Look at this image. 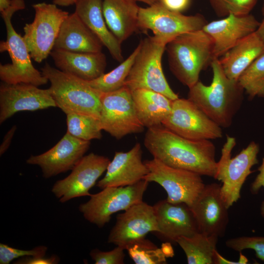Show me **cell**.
Masks as SVG:
<instances>
[{
	"mask_svg": "<svg viewBox=\"0 0 264 264\" xmlns=\"http://www.w3.org/2000/svg\"><path fill=\"white\" fill-rule=\"evenodd\" d=\"M144 144L153 158L167 165L215 178L218 162L210 140L187 139L161 125L148 129Z\"/></svg>",
	"mask_w": 264,
	"mask_h": 264,
	"instance_id": "6da1fadb",
	"label": "cell"
},
{
	"mask_svg": "<svg viewBox=\"0 0 264 264\" xmlns=\"http://www.w3.org/2000/svg\"><path fill=\"white\" fill-rule=\"evenodd\" d=\"M211 66L213 79L206 86L199 80L189 88L188 99L221 128L229 127L240 109L244 90L237 80L225 74L219 58Z\"/></svg>",
	"mask_w": 264,
	"mask_h": 264,
	"instance_id": "7a4b0ae2",
	"label": "cell"
},
{
	"mask_svg": "<svg viewBox=\"0 0 264 264\" xmlns=\"http://www.w3.org/2000/svg\"><path fill=\"white\" fill-rule=\"evenodd\" d=\"M166 48L170 70L188 88L199 81L201 71L214 59L213 40L203 29L180 35Z\"/></svg>",
	"mask_w": 264,
	"mask_h": 264,
	"instance_id": "3957f363",
	"label": "cell"
},
{
	"mask_svg": "<svg viewBox=\"0 0 264 264\" xmlns=\"http://www.w3.org/2000/svg\"><path fill=\"white\" fill-rule=\"evenodd\" d=\"M25 7L23 0H12L10 5L0 11L6 29V40L1 41L0 51H7L11 64L0 65V79L5 83H25L36 86L46 84L48 79L32 65L31 56L23 38L13 27L12 17Z\"/></svg>",
	"mask_w": 264,
	"mask_h": 264,
	"instance_id": "277c9868",
	"label": "cell"
},
{
	"mask_svg": "<svg viewBox=\"0 0 264 264\" xmlns=\"http://www.w3.org/2000/svg\"><path fill=\"white\" fill-rule=\"evenodd\" d=\"M41 72L50 83L48 88L56 107L66 114L82 113L99 119L101 92L87 81L52 67L48 64Z\"/></svg>",
	"mask_w": 264,
	"mask_h": 264,
	"instance_id": "5b68a950",
	"label": "cell"
},
{
	"mask_svg": "<svg viewBox=\"0 0 264 264\" xmlns=\"http://www.w3.org/2000/svg\"><path fill=\"white\" fill-rule=\"evenodd\" d=\"M139 43L140 49L124 86L131 91L147 89L160 93L172 100L178 98V95L170 87L162 67V58L168 42L154 35Z\"/></svg>",
	"mask_w": 264,
	"mask_h": 264,
	"instance_id": "8992f818",
	"label": "cell"
},
{
	"mask_svg": "<svg viewBox=\"0 0 264 264\" xmlns=\"http://www.w3.org/2000/svg\"><path fill=\"white\" fill-rule=\"evenodd\" d=\"M236 144L235 138L227 135L214 178L222 183L220 194L228 208L239 199L242 187L248 176L253 172L251 168L258 163L259 146L257 143L251 142L239 154L231 158V152Z\"/></svg>",
	"mask_w": 264,
	"mask_h": 264,
	"instance_id": "52a82bcc",
	"label": "cell"
},
{
	"mask_svg": "<svg viewBox=\"0 0 264 264\" xmlns=\"http://www.w3.org/2000/svg\"><path fill=\"white\" fill-rule=\"evenodd\" d=\"M149 182L142 179L132 185L107 187L89 196V200L80 205L79 209L86 220L101 228L109 222L111 216L125 211L143 200Z\"/></svg>",
	"mask_w": 264,
	"mask_h": 264,
	"instance_id": "ba28073f",
	"label": "cell"
},
{
	"mask_svg": "<svg viewBox=\"0 0 264 264\" xmlns=\"http://www.w3.org/2000/svg\"><path fill=\"white\" fill-rule=\"evenodd\" d=\"M35 17L23 27V38L31 58L37 63L45 59L53 49L61 25L69 13L55 4L33 5Z\"/></svg>",
	"mask_w": 264,
	"mask_h": 264,
	"instance_id": "9c48e42d",
	"label": "cell"
},
{
	"mask_svg": "<svg viewBox=\"0 0 264 264\" xmlns=\"http://www.w3.org/2000/svg\"><path fill=\"white\" fill-rule=\"evenodd\" d=\"M99 121L102 130L119 140L142 132L144 127L136 114L131 91L125 86L111 92H101Z\"/></svg>",
	"mask_w": 264,
	"mask_h": 264,
	"instance_id": "30bf717a",
	"label": "cell"
},
{
	"mask_svg": "<svg viewBox=\"0 0 264 264\" xmlns=\"http://www.w3.org/2000/svg\"><path fill=\"white\" fill-rule=\"evenodd\" d=\"M144 162L149 172L143 179L160 185L170 202L184 203L190 207L205 186L201 176L196 173L170 166L154 158Z\"/></svg>",
	"mask_w": 264,
	"mask_h": 264,
	"instance_id": "8fae6325",
	"label": "cell"
},
{
	"mask_svg": "<svg viewBox=\"0 0 264 264\" xmlns=\"http://www.w3.org/2000/svg\"><path fill=\"white\" fill-rule=\"evenodd\" d=\"M162 125L183 137L212 140L222 136L221 127L190 100L179 97L173 101L172 109Z\"/></svg>",
	"mask_w": 264,
	"mask_h": 264,
	"instance_id": "7c38bea8",
	"label": "cell"
},
{
	"mask_svg": "<svg viewBox=\"0 0 264 264\" xmlns=\"http://www.w3.org/2000/svg\"><path fill=\"white\" fill-rule=\"evenodd\" d=\"M207 23L202 15H184L168 10L159 2L140 7L138 13V28L150 30L168 43L182 34L202 29Z\"/></svg>",
	"mask_w": 264,
	"mask_h": 264,
	"instance_id": "4fadbf2b",
	"label": "cell"
},
{
	"mask_svg": "<svg viewBox=\"0 0 264 264\" xmlns=\"http://www.w3.org/2000/svg\"><path fill=\"white\" fill-rule=\"evenodd\" d=\"M110 161L108 157L93 153L84 155L67 177L54 183L52 192L62 203L75 198L90 196V189L106 171Z\"/></svg>",
	"mask_w": 264,
	"mask_h": 264,
	"instance_id": "5bb4252c",
	"label": "cell"
},
{
	"mask_svg": "<svg viewBox=\"0 0 264 264\" xmlns=\"http://www.w3.org/2000/svg\"><path fill=\"white\" fill-rule=\"evenodd\" d=\"M158 230L153 206L143 201L118 215L110 231L108 242L124 248Z\"/></svg>",
	"mask_w": 264,
	"mask_h": 264,
	"instance_id": "9a60e30c",
	"label": "cell"
},
{
	"mask_svg": "<svg viewBox=\"0 0 264 264\" xmlns=\"http://www.w3.org/2000/svg\"><path fill=\"white\" fill-rule=\"evenodd\" d=\"M90 141L77 138L66 132L60 140L47 151L31 155L28 164L39 166L47 178L71 170L89 149Z\"/></svg>",
	"mask_w": 264,
	"mask_h": 264,
	"instance_id": "2e32d148",
	"label": "cell"
},
{
	"mask_svg": "<svg viewBox=\"0 0 264 264\" xmlns=\"http://www.w3.org/2000/svg\"><path fill=\"white\" fill-rule=\"evenodd\" d=\"M220 185L205 184L190 207L198 231L203 234L223 237L229 222L228 208L220 194Z\"/></svg>",
	"mask_w": 264,
	"mask_h": 264,
	"instance_id": "e0dca14e",
	"label": "cell"
},
{
	"mask_svg": "<svg viewBox=\"0 0 264 264\" xmlns=\"http://www.w3.org/2000/svg\"><path fill=\"white\" fill-rule=\"evenodd\" d=\"M56 107L50 91L25 83L0 86V123L16 113L23 110L34 111Z\"/></svg>",
	"mask_w": 264,
	"mask_h": 264,
	"instance_id": "ac0fdd59",
	"label": "cell"
},
{
	"mask_svg": "<svg viewBox=\"0 0 264 264\" xmlns=\"http://www.w3.org/2000/svg\"><path fill=\"white\" fill-rule=\"evenodd\" d=\"M158 230L154 233L165 242L176 243L180 237H190L199 232L191 208L184 203L161 200L154 206Z\"/></svg>",
	"mask_w": 264,
	"mask_h": 264,
	"instance_id": "d6986e66",
	"label": "cell"
},
{
	"mask_svg": "<svg viewBox=\"0 0 264 264\" xmlns=\"http://www.w3.org/2000/svg\"><path fill=\"white\" fill-rule=\"evenodd\" d=\"M260 24L250 14H230L222 19L207 22L202 29L213 40L214 58H219L243 38L255 32Z\"/></svg>",
	"mask_w": 264,
	"mask_h": 264,
	"instance_id": "ffe728a7",
	"label": "cell"
},
{
	"mask_svg": "<svg viewBox=\"0 0 264 264\" xmlns=\"http://www.w3.org/2000/svg\"><path fill=\"white\" fill-rule=\"evenodd\" d=\"M142 156L139 143H136L126 152H115L105 176L98 181L96 186L101 189L107 187L126 186L143 179L149 171L142 161Z\"/></svg>",
	"mask_w": 264,
	"mask_h": 264,
	"instance_id": "44dd1931",
	"label": "cell"
},
{
	"mask_svg": "<svg viewBox=\"0 0 264 264\" xmlns=\"http://www.w3.org/2000/svg\"><path fill=\"white\" fill-rule=\"evenodd\" d=\"M50 55L59 70L89 81L102 75L107 66L101 52H80L53 48Z\"/></svg>",
	"mask_w": 264,
	"mask_h": 264,
	"instance_id": "7402d4cb",
	"label": "cell"
},
{
	"mask_svg": "<svg viewBox=\"0 0 264 264\" xmlns=\"http://www.w3.org/2000/svg\"><path fill=\"white\" fill-rule=\"evenodd\" d=\"M103 44L74 12L63 22L53 48L80 52H101Z\"/></svg>",
	"mask_w": 264,
	"mask_h": 264,
	"instance_id": "603a6c76",
	"label": "cell"
},
{
	"mask_svg": "<svg viewBox=\"0 0 264 264\" xmlns=\"http://www.w3.org/2000/svg\"><path fill=\"white\" fill-rule=\"evenodd\" d=\"M136 0H102V11L111 32L122 44L138 29L140 7Z\"/></svg>",
	"mask_w": 264,
	"mask_h": 264,
	"instance_id": "cb8c5ba5",
	"label": "cell"
},
{
	"mask_svg": "<svg viewBox=\"0 0 264 264\" xmlns=\"http://www.w3.org/2000/svg\"><path fill=\"white\" fill-rule=\"evenodd\" d=\"M264 54V41L256 31L243 38L219 59L226 75L238 81L242 73Z\"/></svg>",
	"mask_w": 264,
	"mask_h": 264,
	"instance_id": "d4e9b609",
	"label": "cell"
},
{
	"mask_svg": "<svg viewBox=\"0 0 264 264\" xmlns=\"http://www.w3.org/2000/svg\"><path fill=\"white\" fill-rule=\"evenodd\" d=\"M75 12L99 38L118 62L123 61L121 43L109 30L102 11V0H76Z\"/></svg>",
	"mask_w": 264,
	"mask_h": 264,
	"instance_id": "484cf974",
	"label": "cell"
},
{
	"mask_svg": "<svg viewBox=\"0 0 264 264\" xmlns=\"http://www.w3.org/2000/svg\"><path fill=\"white\" fill-rule=\"evenodd\" d=\"M131 92L136 114L143 126L148 129L162 125L171 112L173 100L147 89H137Z\"/></svg>",
	"mask_w": 264,
	"mask_h": 264,
	"instance_id": "4316f807",
	"label": "cell"
},
{
	"mask_svg": "<svg viewBox=\"0 0 264 264\" xmlns=\"http://www.w3.org/2000/svg\"><path fill=\"white\" fill-rule=\"evenodd\" d=\"M219 237L198 232L190 237H180L177 243L184 252L188 264H214Z\"/></svg>",
	"mask_w": 264,
	"mask_h": 264,
	"instance_id": "83f0119b",
	"label": "cell"
},
{
	"mask_svg": "<svg viewBox=\"0 0 264 264\" xmlns=\"http://www.w3.org/2000/svg\"><path fill=\"white\" fill-rule=\"evenodd\" d=\"M140 43L131 55L116 67L94 80L87 81L89 85L101 92L118 90L123 87L135 58L140 49Z\"/></svg>",
	"mask_w": 264,
	"mask_h": 264,
	"instance_id": "f1b7e54d",
	"label": "cell"
},
{
	"mask_svg": "<svg viewBox=\"0 0 264 264\" xmlns=\"http://www.w3.org/2000/svg\"><path fill=\"white\" fill-rule=\"evenodd\" d=\"M66 115L67 132L71 135L87 141L102 138V130L98 118L82 113Z\"/></svg>",
	"mask_w": 264,
	"mask_h": 264,
	"instance_id": "f546056e",
	"label": "cell"
},
{
	"mask_svg": "<svg viewBox=\"0 0 264 264\" xmlns=\"http://www.w3.org/2000/svg\"><path fill=\"white\" fill-rule=\"evenodd\" d=\"M238 81L250 99L264 97V54L251 64Z\"/></svg>",
	"mask_w": 264,
	"mask_h": 264,
	"instance_id": "4dcf8cb0",
	"label": "cell"
},
{
	"mask_svg": "<svg viewBox=\"0 0 264 264\" xmlns=\"http://www.w3.org/2000/svg\"><path fill=\"white\" fill-rule=\"evenodd\" d=\"M131 259L136 264H164L166 257L161 248L149 240H139L127 247Z\"/></svg>",
	"mask_w": 264,
	"mask_h": 264,
	"instance_id": "1f68e13d",
	"label": "cell"
},
{
	"mask_svg": "<svg viewBox=\"0 0 264 264\" xmlns=\"http://www.w3.org/2000/svg\"><path fill=\"white\" fill-rule=\"evenodd\" d=\"M258 0H210L212 7L219 17L250 14Z\"/></svg>",
	"mask_w": 264,
	"mask_h": 264,
	"instance_id": "d6a6232c",
	"label": "cell"
},
{
	"mask_svg": "<svg viewBox=\"0 0 264 264\" xmlns=\"http://www.w3.org/2000/svg\"><path fill=\"white\" fill-rule=\"evenodd\" d=\"M226 247L238 252L244 249L254 250L256 257L264 261V237L242 236L229 239L225 242Z\"/></svg>",
	"mask_w": 264,
	"mask_h": 264,
	"instance_id": "836d02e7",
	"label": "cell"
},
{
	"mask_svg": "<svg viewBox=\"0 0 264 264\" xmlns=\"http://www.w3.org/2000/svg\"><path fill=\"white\" fill-rule=\"evenodd\" d=\"M45 246H39L31 250H21L3 243H0V264H8L14 259L26 256H45Z\"/></svg>",
	"mask_w": 264,
	"mask_h": 264,
	"instance_id": "e575fe53",
	"label": "cell"
},
{
	"mask_svg": "<svg viewBox=\"0 0 264 264\" xmlns=\"http://www.w3.org/2000/svg\"><path fill=\"white\" fill-rule=\"evenodd\" d=\"M124 250L119 246L109 251H102L95 248L91 250L89 255L95 264H123L125 258Z\"/></svg>",
	"mask_w": 264,
	"mask_h": 264,
	"instance_id": "d590c367",
	"label": "cell"
},
{
	"mask_svg": "<svg viewBox=\"0 0 264 264\" xmlns=\"http://www.w3.org/2000/svg\"><path fill=\"white\" fill-rule=\"evenodd\" d=\"M59 261V258L56 255H52L49 258L45 256H26L16 261L17 264H56Z\"/></svg>",
	"mask_w": 264,
	"mask_h": 264,
	"instance_id": "8d00e7d4",
	"label": "cell"
},
{
	"mask_svg": "<svg viewBox=\"0 0 264 264\" xmlns=\"http://www.w3.org/2000/svg\"><path fill=\"white\" fill-rule=\"evenodd\" d=\"M258 170L259 173L250 186V191L253 194H257L262 187L264 188V156ZM261 214L264 218V201L261 204Z\"/></svg>",
	"mask_w": 264,
	"mask_h": 264,
	"instance_id": "74e56055",
	"label": "cell"
},
{
	"mask_svg": "<svg viewBox=\"0 0 264 264\" xmlns=\"http://www.w3.org/2000/svg\"><path fill=\"white\" fill-rule=\"evenodd\" d=\"M192 0H159V3L166 9L181 13L189 6Z\"/></svg>",
	"mask_w": 264,
	"mask_h": 264,
	"instance_id": "f35d334b",
	"label": "cell"
},
{
	"mask_svg": "<svg viewBox=\"0 0 264 264\" xmlns=\"http://www.w3.org/2000/svg\"><path fill=\"white\" fill-rule=\"evenodd\" d=\"M239 260L237 262H233L229 261L224 258L221 255L217 250L215 253L214 264H245L248 262L247 258L244 256L242 252H240Z\"/></svg>",
	"mask_w": 264,
	"mask_h": 264,
	"instance_id": "ab89813d",
	"label": "cell"
},
{
	"mask_svg": "<svg viewBox=\"0 0 264 264\" xmlns=\"http://www.w3.org/2000/svg\"><path fill=\"white\" fill-rule=\"evenodd\" d=\"M17 129L16 125H14L6 133L0 146V155L3 154L8 149L12 138Z\"/></svg>",
	"mask_w": 264,
	"mask_h": 264,
	"instance_id": "60d3db41",
	"label": "cell"
},
{
	"mask_svg": "<svg viewBox=\"0 0 264 264\" xmlns=\"http://www.w3.org/2000/svg\"><path fill=\"white\" fill-rule=\"evenodd\" d=\"M160 248L167 258L174 256V252L172 246V243L170 242H165L162 243Z\"/></svg>",
	"mask_w": 264,
	"mask_h": 264,
	"instance_id": "b9f144b4",
	"label": "cell"
},
{
	"mask_svg": "<svg viewBox=\"0 0 264 264\" xmlns=\"http://www.w3.org/2000/svg\"><path fill=\"white\" fill-rule=\"evenodd\" d=\"M262 14L263 17V20L262 22H260V25L256 31L264 41V0H263V3L262 7Z\"/></svg>",
	"mask_w": 264,
	"mask_h": 264,
	"instance_id": "7bdbcfd3",
	"label": "cell"
},
{
	"mask_svg": "<svg viewBox=\"0 0 264 264\" xmlns=\"http://www.w3.org/2000/svg\"><path fill=\"white\" fill-rule=\"evenodd\" d=\"M76 0H53V3L56 5L62 6H68L74 4Z\"/></svg>",
	"mask_w": 264,
	"mask_h": 264,
	"instance_id": "ee69618b",
	"label": "cell"
},
{
	"mask_svg": "<svg viewBox=\"0 0 264 264\" xmlns=\"http://www.w3.org/2000/svg\"><path fill=\"white\" fill-rule=\"evenodd\" d=\"M136 0L144 2L148 4V5L151 6L154 4L159 2V0Z\"/></svg>",
	"mask_w": 264,
	"mask_h": 264,
	"instance_id": "f6af8a7d",
	"label": "cell"
}]
</instances>
